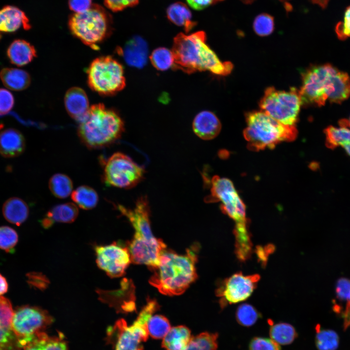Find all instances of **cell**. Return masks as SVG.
<instances>
[{
	"label": "cell",
	"mask_w": 350,
	"mask_h": 350,
	"mask_svg": "<svg viewBox=\"0 0 350 350\" xmlns=\"http://www.w3.org/2000/svg\"><path fill=\"white\" fill-rule=\"evenodd\" d=\"M172 52L174 58V68L188 74L208 70L215 74L225 76L229 74L233 69L231 62L220 61L207 45L206 35L203 31L189 35L178 34L174 39Z\"/></svg>",
	"instance_id": "7a4b0ae2"
},
{
	"label": "cell",
	"mask_w": 350,
	"mask_h": 350,
	"mask_svg": "<svg viewBox=\"0 0 350 350\" xmlns=\"http://www.w3.org/2000/svg\"><path fill=\"white\" fill-rule=\"evenodd\" d=\"M79 122V138L89 149L109 146L121 138L124 130L123 121L119 114L102 104L91 106Z\"/></svg>",
	"instance_id": "277c9868"
},
{
	"label": "cell",
	"mask_w": 350,
	"mask_h": 350,
	"mask_svg": "<svg viewBox=\"0 0 350 350\" xmlns=\"http://www.w3.org/2000/svg\"></svg>",
	"instance_id": "11a10c76"
},
{
	"label": "cell",
	"mask_w": 350,
	"mask_h": 350,
	"mask_svg": "<svg viewBox=\"0 0 350 350\" xmlns=\"http://www.w3.org/2000/svg\"><path fill=\"white\" fill-rule=\"evenodd\" d=\"M8 283L5 278L0 274V296L7 292Z\"/></svg>",
	"instance_id": "f907efd6"
},
{
	"label": "cell",
	"mask_w": 350,
	"mask_h": 350,
	"mask_svg": "<svg viewBox=\"0 0 350 350\" xmlns=\"http://www.w3.org/2000/svg\"><path fill=\"white\" fill-rule=\"evenodd\" d=\"M260 280L259 274L245 276L242 272L236 273L226 279L216 291L217 296L222 298V306L246 300L257 287Z\"/></svg>",
	"instance_id": "5bb4252c"
},
{
	"label": "cell",
	"mask_w": 350,
	"mask_h": 350,
	"mask_svg": "<svg viewBox=\"0 0 350 350\" xmlns=\"http://www.w3.org/2000/svg\"><path fill=\"white\" fill-rule=\"evenodd\" d=\"M14 310L10 300L0 296V350H21L12 327Z\"/></svg>",
	"instance_id": "2e32d148"
},
{
	"label": "cell",
	"mask_w": 350,
	"mask_h": 350,
	"mask_svg": "<svg viewBox=\"0 0 350 350\" xmlns=\"http://www.w3.org/2000/svg\"><path fill=\"white\" fill-rule=\"evenodd\" d=\"M4 218L11 223L19 226L27 219L29 208L22 199L12 197L7 199L2 207Z\"/></svg>",
	"instance_id": "d4e9b609"
},
{
	"label": "cell",
	"mask_w": 350,
	"mask_h": 350,
	"mask_svg": "<svg viewBox=\"0 0 350 350\" xmlns=\"http://www.w3.org/2000/svg\"><path fill=\"white\" fill-rule=\"evenodd\" d=\"M18 235L17 232L8 226L0 227V248L11 252L17 245Z\"/></svg>",
	"instance_id": "f35d334b"
},
{
	"label": "cell",
	"mask_w": 350,
	"mask_h": 350,
	"mask_svg": "<svg viewBox=\"0 0 350 350\" xmlns=\"http://www.w3.org/2000/svg\"><path fill=\"white\" fill-rule=\"evenodd\" d=\"M144 172L143 168L129 157L117 152L105 163L102 178L107 186L130 189L142 180Z\"/></svg>",
	"instance_id": "7c38bea8"
},
{
	"label": "cell",
	"mask_w": 350,
	"mask_h": 350,
	"mask_svg": "<svg viewBox=\"0 0 350 350\" xmlns=\"http://www.w3.org/2000/svg\"><path fill=\"white\" fill-rule=\"evenodd\" d=\"M324 133L327 148L334 149L340 146L350 157V128L330 125L324 129Z\"/></svg>",
	"instance_id": "f1b7e54d"
},
{
	"label": "cell",
	"mask_w": 350,
	"mask_h": 350,
	"mask_svg": "<svg viewBox=\"0 0 350 350\" xmlns=\"http://www.w3.org/2000/svg\"><path fill=\"white\" fill-rule=\"evenodd\" d=\"M0 78L6 87L16 91L26 89L31 83L30 76L26 71L16 68L3 69Z\"/></svg>",
	"instance_id": "4316f807"
},
{
	"label": "cell",
	"mask_w": 350,
	"mask_h": 350,
	"mask_svg": "<svg viewBox=\"0 0 350 350\" xmlns=\"http://www.w3.org/2000/svg\"><path fill=\"white\" fill-rule=\"evenodd\" d=\"M210 186V194L206 197V201H220L222 212L234 221V229L243 230L249 228L245 205L232 182L227 178L215 175L211 179Z\"/></svg>",
	"instance_id": "30bf717a"
},
{
	"label": "cell",
	"mask_w": 350,
	"mask_h": 350,
	"mask_svg": "<svg viewBox=\"0 0 350 350\" xmlns=\"http://www.w3.org/2000/svg\"><path fill=\"white\" fill-rule=\"evenodd\" d=\"M299 93L302 105L321 106L328 100L341 104L350 96V78L330 64L315 65L302 76Z\"/></svg>",
	"instance_id": "6da1fadb"
},
{
	"label": "cell",
	"mask_w": 350,
	"mask_h": 350,
	"mask_svg": "<svg viewBox=\"0 0 350 350\" xmlns=\"http://www.w3.org/2000/svg\"><path fill=\"white\" fill-rule=\"evenodd\" d=\"M344 319V330H347L350 326V302L347 301L345 310L342 314Z\"/></svg>",
	"instance_id": "681fc988"
},
{
	"label": "cell",
	"mask_w": 350,
	"mask_h": 350,
	"mask_svg": "<svg viewBox=\"0 0 350 350\" xmlns=\"http://www.w3.org/2000/svg\"><path fill=\"white\" fill-rule=\"evenodd\" d=\"M275 249V246L272 244H268L264 246L261 245L256 246L255 252L259 260L263 266L266 264L268 256L274 251Z\"/></svg>",
	"instance_id": "7dc6e473"
},
{
	"label": "cell",
	"mask_w": 350,
	"mask_h": 350,
	"mask_svg": "<svg viewBox=\"0 0 350 350\" xmlns=\"http://www.w3.org/2000/svg\"><path fill=\"white\" fill-rule=\"evenodd\" d=\"M159 306L155 300H148L147 304L140 312L135 322L147 327V323L154 313L158 309Z\"/></svg>",
	"instance_id": "b9f144b4"
},
{
	"label": "cell",
	"mask_w": 350,
	"mask_h": 350,
	"mask_svg": "<svg viewBox=\"0 0 350 350\" xmlns=\"http://www.w3.org/2000/svg\"><path fill=\"white\" fill-rule=\"evenodd\" d=\"M113 23L111 15L101 5L92 4L87 11L74 13L68 25L71 34L94 50L110 35Z\"/></svg>",
	"instance_id": "8992f818"
},
{
	"label": "cell",
	"mask_w": 350,
	"mask_h": 350,
	"mask_svg": "<svg viewBox=\"0 0 350 350\" xmlns=\"http://www.w3.org/2000/svg\"><path fill=\"white\" fill-rule=\"evenodd\" d=\"M7 54L12 64L22 66L31 62L36 56V53L34 47L30 43L24 40L17 39L10 45Z\"/></svg>",
	"instance_id": "603a6c76"
},
{
	"label": "cell",
	"mask_w": 350,
	"mask_h": 350,
	"mask_svg": "<svg viewBox=\"0 0 350 350\" xmlns=\"http://www.w3.org/2000/svg\"><path fill=\"white\" fill-rule=\"evenodd\" d=\"M335 31L340 40L350 37V5L346 9L342 20L336 24Z\"/></svg>",
	"instance_id": "60d3db41"
},
{
	"label": "cell",
	"mask_w": 350,
	"mask_h": 350,
	"mask_svg": "<svg viewBox=\"0 0 350 350\" xmlns=\"http://www.w3.org/2000/svg\"><path fill=\"white\" fill-rule=\"evenodd\" d=\"M14 104V99L12 93L5 89L0 88V114L10 111Z\"/></svg>",
	"instance_id": "f6af8a7d"
},
{
	"label": "cell",
	"mask_w": 350,
	"mask_h": 350,
	"mask_svg": "<svg viewBox=\"0 0 350 350\" xmlns=\"http://www.w3.org/2000/svg\"><path fill=\"white\" fill-rule=\"evenodd\" d=\"M53 322L49 313L40 308L29 305L14 310L12 327L22 349Z\"/></svg>",
	"instance_id": "8fae6325"
},
{
	"label": "cell",
	"mask_w": 350,
	"mask_h": 350,
	"mask_svg": "<svg viewBox=\"0 0 350 350\" xmlns=\"http://www.w3.org/2000/svg\"><path fill=\"white\" fill-rule=\"evenodd\" d=\"M147 327L135 322L128 326L123 319L117 321L107 330V340L115 350H143V343L148 337Z\"/></svg>",
	"instance_id": "4fadbf2b"
},
{
	"label": "cell",
	"mask_w": 350,
	"mask_h": 350,
	"mask_svg": "<svg viewBox=\"0 0 350 350\" xmlns=\"http://www.w3.org/2000/svg\"><path fill=\"white\" fill-rule=\"evenodd\" d=\"M253 28L258 35H268L273 32L274 29V18L268 14L262 13L255 18Z\"/></svg>",
	"instance_id": "74e56055"
},
{
	"label": "cell",
	"mask_w": 350,
	"mask_h": 350,
	"mask_svg": "<svg viewBox=\"0 0 350 350\" xmlns=\"http://www.w3.org/2000/svg\"><path fill=\"white\" fill-rule=\"evenodd\" d=\"M218 338L217 333L202 332L192 337L185 350H217Z\"/></svg>",
	"instance_id": "836d02e7"
},
{
	"label": "cell",
	"mask_w": 350,
	"mask_h": 350,
	"mask_svg": "<svg viewBox=\"0 0 350 350\" xmlns=\"http://www.w3.org/2000/svg\"><path fill=\"white\" fill-rule=\"evenodd\" d=\"M339 125L341 127H346L350 128V119H342L338 122Z\"/></svg>",
	"instance_id": "816d5d0a"
},
{
	"label": "cell",
	"mask_w": 350,
	"mask_h": 350,
	"mask_svg": "<svg viewBox=\"0 0 350 350\" xmlns=\"http://www.w3.org/2000/svg\"><path fill=\"white\" fill-rule=\"evenodd\" d=\"M23 349L24 350H68L67 343L63 334L49 336L45 332L38 333Z\"/></svg>",
	"instance_id": "484cf974"
},
{
	"label": "cell",
	"mask_w": 350,
	"mask_h": 350,
	"mask_svg": "<svg viewBox=\"0 0 350 350\" xmlns=\"http://www.w3.org/2000/svg\"><path fill=\"white\" fill-rule=\"evenodd\" d=\"M192 337L190 330L186 326H175L164 337L161 346L166 350H185Z\"/></svg>",
	"instance_id": "cb8c5ba5"
},
{
	"label": "cell",
	"mask_w": 350,
	"mask_h": 350,
	"mask_svg": "<svg viewBox=\"0 0 350 350\" xmlns=\"http://www.w3.org/2000/svg\"><path fill=\"white\" fill-rule=\"evenodd\" d=\"M186 1L190 6L197 10H202L211 4L215 3L214 0H186Z\"/></svg>",
	"instance_id": "c3c4849f"
},
{
	"label": "cell",
	"mask_w": 350,
	"mask_h": 350,
	"mask_svg": "<svg viewBox=\"0 0 350 350\" xmlns=\"http://www.w3.org/2000/svg\"><path fill=\"white\" fill-rule=\"evenodd\" d=\"M49 187L52 194L58 198H65L72 192L73 184L71 179L63 174L53 175L49 182Z\"/></svg>",
	"instance_id": "1f68e13d"
},
{
	"label": "cell",
	"mask_w": 350,
	"mask_h": 350,
	"mask_svg": "<svg viewBox=\"0 0 350 350\" xmlns=\"http://www.w3.org/2000/svg\"><path fill=\"white\" fill-rule=\"evenodd\" d=\"M105 6L113 12H118L129 7H132L139 0H103Z\"/></svg>",
	"instance_id": "ee69618b"
},
{
	"label": "cell",
	"mask_w": 350,
	"mask_h": 350,
	"mask_svg": "<svg viewBox=\"0 0 350 350\" xmlns=\"http://www.w3.org/2000/svg\"><path fill=\"white\" fill-rule=\"evenodd\" d=\"M68 5L70 10L75 13L84 12L92 6V0H69Z\"/></svg>",
	"instance_id": "bcb514c9"
},
{
	"label": "cell",
	"mask_w": 350,
	"mask_h": 350,
	"mask_svg": "<svg viewBox=\"0 0 350 350\" xmlns=\"http://www.w3.org/2000/svg\"><path fill=\"white\" fill-rule=\"evenodd\" d=\"M147 328L149 335L153 338L159 339L163 338L171 328L169 321L165 316L155 315L148 320Z\"/></svg>",
	"instance_id": "e575fe53"
},
{
	"label": "cell",
	"mask_w": 350,
	"mask_h": 350,
	"mask_svg": "<svg viewBox=\"0 0 350 350\" xmlns=\"http://www.w3.org/2000/svg\"><path fill=\"white\" fill-rule=\"evenodd\" d=\"M126 63L129 66L142 68L147 62L148 47L146 41L139 36H134L120 51Z\"/></svg>",
	"instance_id": "e0dca14e"
},
{
	"label": "cell",
	"mask_w": 350,
	"mask_h": 350,
	"mask_svg": "<svg viewBox=\"0 0 350 350\" xmlns=\"http://www.w3.org/2000/svg\"><path fill=\"white\" fill-rule=\"evenodd\" d=\"M25 140L18 130L8 128L0 132V154L5 158L20 155L25 149Z\"/></svg>",
	"instance_id": "ffe728a7"
},
{
	"label": "cell",
	"mask_w": 350,
	"mask_h": 350,
	"mask_svg": "<svg viewBox=\"0 0 350 350\" xmlns=\"http://www.w3.org/2000/svg\"><path fill=\"white\" fill-rule=\"evenodd\" d=\"M78 215V209L76 205L72 203H66L51 208L42 219L41 223L43 227L48 228L55 223L73 222Z\"/></svg>",
	"instance_id": "7402d4cb"
},
{
	"label": "cell",
	"mask_w": 350,
	"mask_h": 350,
	"mask_svg": "<svg viewBox=\"0 0 350 350\" xmlns=\"http://www.w3.org/2000/svg\"><path fill=\"white\" fill-rule=\"evenodd\" d=\"M87 75L89 87L101 95H113L125 86L122 66L110 56L95 59L88 69Z\"/></svg>",
	"instance_id": "ba28073f"
},
{
	"label": "cell",
	"mask_w": 350,
	"mask_h": 350,
	"mask_svg": "<svg viewBox=\"0 0 350 350\" xmlns=\"http://www.w3.org/2000/svg\"><path fill=\"white\" fill-rule=\"evenodd\" d=\"M149 58L153 66L159 70H167L174 65V58L172 51L164 47L154 50Z\"/></svg>",
	"instance_id": "d590c367"
},
{
	"label": "cell",
	"mask_w": 350,
	"mask_h": 350,
	"mask_svg": "<svg viewBox=\"0 0 350 350\" xmlns=\"http://www.w3.org/2000/svg\"><path fill=\"white\" fill-rule=\"evenodd\" d=\"M249 350H281V348L271 339L255 337L250 341Z\"/></svg>",
	"instance_id": "ab89813d"
},
{
	"label": "cell",
	"mask_w": 350,
	"mask_h": 350,
	"mask_svg": "<svg viewBox=\"0 0 350 350\" xmlns=\"http://www.w3.org/2000/svg\"><path fill=\"white\" fill-rule=\"evenodd\" d=\"M246 126L244 136L250 150L272 149L279 143L295 140V125L281 123L262 111L249 112L245 116Z\"/></svg>",
	"instance_id": "5b68a950"
},
{
	"label": "cell",
	"mask_w": 350,
	"mask_h": 350,
	"mask_svg": "<svg viewBox=\"0 0 350 350\" xmlns=\"http://www.w3.org/2000/svg\"><path fill=\"white\" fill-rule=\"evenodd\" d=\"M98 267L109 277L122 276L131 260L128 249L116 243L95 247Z\"/></svg>",
	"instance_id": "9a60e30c"
},
{
	"label": "cell",
	"mask_w": 350,
	"mask_h": 350,
	"mask_svg": "<svg viewBox=\"0 0 350 350\" xmlns=\"http://www.w3.org/2000/svg\"><path fill=\"white\" fill-rule=\"evenodd\" d=\"M301 105L299 90L293 88L282 91L269 87L260 103L261 111L287 125H295Z\"/></svg>",
	"instance_id": "9c48e42d"
},
{
	"label": "cell",
	"mask_w": 350,
	"mask_h": 350,
	"mask_svg": "<svg viewBox=\"0 0 350 350\" xmlns=\"http://www.w3.org/2000/svg\"><path fill=\"white\" fill-rule=\"evenodd\" d=\"M222 0H214V2H217L219 1H222Z\"/></svg>",
	"instance_id": "db71d44e"
},
{
	"label": "cell",
	"mask_w": 350,
	"mask_h": 350,
	"mask_svg": "<svg viewBox=\"0 0 350 350\" xmlns=\"http://www.w3.org/2000/svg\"><path fill=\"white\" fill-rule=\"evenodd\" d=\"M73 201L80 208L90 210L95 207L98 202V195L92 188L82 185L77 188L71 192Z\"/></svg>",
	"instance_id": "4dcf8cb0"
},
{
	"label": "cell",
	"mask_w": 350,
	"mask_h": 350,
	"mask_svg": "<svg viewBox=\"0 0 350 350\" xmlns=\"http://www.w3.org/2000/svg\"><path fill=\"white\" fill-rule=\"evenodd\" d=\"M21 26L24 29L31 28L29 21L25 14L13 6H6L0 10V31L13 32Z\"/></svg>",
	"instance_id": "44dd1931"
},
{
	"label": "cell",
	"mask_w": 350,
	"mask_h": 350,
	"mask_svg": "<svg viewBox=\"0 0 350 350\" xmlns=\"http://www.w3.org/2000/svg\"><path fill=\"white\" fill-rule=\"evenodd\" d=\"M315 345L318 350H336L338 347L339 338L334 331L322 329L320 325L315 326Z\"/></svg>",
	"instance_id": "d6a6232c"
},
{
	"label": "cell",
	"mask_w": 350,
	"mask_h": 350,
	"mask_svg": "<svg viewBox=\"0 0 350 350\" xmlns=\"http://www.w3.org/2000/svg\"><path fill=\"white\" fill-rule=\"evenodd\" d=\"M64 104L70 116L79 122L84 118L90 108L86 92L77 87L72 88L67 91Z\"/></svg>",
	"instance_id": "d6986e66"
},
{
	"label": "cell",
	"mask_w": 350,
	"mask_h": 350,
	"mask_svg": "<svg viewBox=\"0 0 350 350\" xmlns=\"http://www.w3.org/2000/svg\"><path fill=\"white\" fill-rule=\"evenodd\" d=\"M237 322L244 327H251L261 318V314L251 304L243 303L240 305L236 311Z\"/></svg>",
	"instance_id": "8d00e7d4"
},
{
	"label": "cell",
	"mask_w": 350,
	"mask_h": 350,
	"mask_svg": "<svg viewBox=\"0 0 350 350\" xmlns=\"http://www.w3.org/2000/svg\"><path fill=\"white\" fill-rule=\"evenodd\" d=\"M347 301H349V302H350V292H349V295H348V297Z\"/></svg>",
	"instance_id": "f5cc1de1"
},
{
	"label": "cell",
	"mask_w": 350,
	"mask_h": 350,
	"mask_svg": "<svg viewBox=\"0 0 350 350\" xmlns=\"http://www.w3.org/2000/svg\"><path fill=\"white\" fill-rule=\"evenodd\" d=\"M116 206L122 214L129 220L135 229L134 238L129 244L132 251L141 255H148L166 246L162 241L155 238L152 232L150 208L146 196L138 199L133 209L120 204Z\"/></svg>",
	"instance_id": "52a82bcc"
},
{
	"label": "cell",
	"mask_w": 350,
	"mask_h": 350,
	"mask_svg": "<svg viewBox=\"0 0 350 350\" xmlns=\"http://www.w3.org/2000/svg\"><path fill=\"white\" fill-rule=\"evenodd\" d=\"M268 323L270 325L269 333L271 339L279 345L290 344L298 336L295 328L289 323L279 322L274 324L270 319L268 320Z\"/></svg>",
	"instance_id": "f546056e"
},
{
	"label": "cell",
	"mask_w": 350,
	"mask_h": 350,
	"mask_svg": "<svg viewBox=\"0 0 350 350\" xmlns=\"http://www.w3.org/2000/svg\"><path fill=\"white\" fill-rule=\"evenodd\" d=\"M167 16L172 23L183 27L186 33L191 31L196 24L192 20V13L187 5L180 2L170 5L167 10Z\"/></svg>",
	"instance_id": "83f0119b"
},
{
	"label": "cell",
	"mask_w": 350,
	"mask_h": 350,
	"mask_svg": "<svg viewBox=\"0 0 350 350\" xmlns=\"http://www.w3.org/2000/svg\"><path fill=\"white\" fill-rule=\"evenodd\" d=\"M350 291V279L342 277L336 281L335 293L337 298L343 301L347 300Z\"/></svg>",
	"instance_id": "7bdbcfd3"
},
{
	"label": "cell",
	"mask_w": 350,
	"mask_h": 350,
	"mask_svg": "<svg viewBox=\"0 0 350 350\" xmlns=\"http://www.w3.org/2000/svg\"><path fill=\"white\" fill-rule=\"evenodd\" d=\"M196 261L194 248L188 249L184 255L165 249L158 266L153 269L155 272L149 282L162 294L180 295L197 278Z\"/></svg>",
	"instance_id": "3957f363"
},
{
	"label": "cell",
	"mask_w": 350,
	"mask_h": 350,
	"mask_svg": "<svg viewBox=\"0 0 350 350\" xmlns=\"http://www.w3.org/2000/svg\"><path fill=\"white\" fill-rule=\"evenodd\" d=\"M192 129L201 139L210 140L219 134L221 129V124L213 113L205 110L196 115L192 122Z\"/></svg>",
	"instance_id": "ac0fdd59"
}]
</instances>
